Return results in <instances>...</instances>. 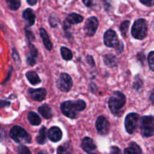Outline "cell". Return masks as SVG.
<instances>
[{
	"label": "cell",
	"mask_w": 154,
	"mask_h": 154,
	"mask_svg": "<svg viewBox=\"0 0 154 154\" xmlns=\"http://www.w3.org/2000/svg\"><path fill=\"white\" fill-rule=\"evenodd\" d=\"M86 103L83 100L67 101L61 105V111L65 116L75 119L78 117V113L85 109Z\"/></svg>",
	"instance_id": "obj_1"
},
{
	"label": "cell",
	"mask_w": 154,
	"mask_h": 154,
	"mask_svg": "<svg viewBox=\"0 0 154 154\" xmlns=\"http://www.w3.org/2000/svg\"><path fill=\"white\" fill-rule=\"evenodd\" d=\"M126 103V96L120 92H115L108 102L110 110L114 114H117L120 112Z\"/></svg>",
	"instance_id": "obj_2"
},
{
	"label": "cell",
	"mask_w": 154,
	"mask_h": 154,
	"mask_svg": "<svg viewBox=\"0 0 154 154\" xmlns=\"http://www.w3.org/2000/svg\"><path fill=\"white\" fill-rule=\"evenodd\" d=\"M11 138L20 144H28L31 142V136L22 127L18 126H14L11 128L10 131Z\"/></svg>",
	"instance_id": "obj_3"
},
{
	"label": "cell",
	"mask_w": 154,
	"mask_h": 154,
	"mask_svg": "<svg viewBox=\"0 0 154 154\" xmlns=\"http://www.w3.org/2000/svg\"><path fill=\"white\" fill-rule=\"evenodd\" d=\"M147 23L144 19H138L134 23L132 28V35L135 38L142 40L147 36Z\"/></svg>",
	"instance_id": "obj_4"
},
{
	"label": "cell",
	"mask_w": 154,
	"mask_h": 154,
	"mask_svg": "<svg viewBox=\"0 0 154 154\" xmlns=\"http://www.w3.org/2000/svg\"><path fill=\"white\" fill-rule=\"evenodd\" d=\"M141 134L144 137H151L154 135V117L152 116H145L141 120Z\"/></svg>",
	"instance_id": "obj_5"
},
{
	"label": "cell",
	"mask_w": 154,
	"mask_h": 154,
	"mask_svg": "<svg viewBox=\"0 0 154 154\" xmlns=\"http://www.w3.org/2000/svg\"><path fill=\"white\" fill-rule=\"evenodd\" d=\"M139 122V115L136 113H131L126 117L125 127L126 132L129 134H132L138 126Z\"/></svg>",
	"instance_id": "obj_6"
},
{
	"label": "cell",
	"mask_w": 154,
	"mask_h": 154,
	"mask_svg": "<svg viewBox=\"0 0 154 154\" xmlns=\"http://www.w3.org/2000/svg\"><path fill=\"white\" fill-rule=\"evenodd\" d=\"M72 79L68 74L62 73L57 81V87L61 91L69 92L72 87Z\"/></svg>",
	"instance_id": "obj_7"
},
{
	"label": "cell",
	"mask_w": 154,
	"mask_h": 154,
	"mask_svg": "<svg viewBox=\"0 0 154 154\" xmlns=\"http://www.w3.org/2000/svg\"><path fill=\"white\" fill-rule=\"evenodd\" d=\"M104 42H105V45L109 47V48L118 47L119 44H120V41H119L118 37H117V33L112 29H108L105 33Z\"/></svg>",
	"instance_id": "obj_8"
},
{
	"label": "cell",
	"mask_w": 154,
	"mask_h": 154,
	"mask_svg": "<svg viewBox=\"0 0 154 154\" xmlns=\"http://www.w3.org/2000/svg\"><path fill=\"white\" fill-rule=\"evenodd\" d=\"M98 26H99V20L96 17H91L86 21L84 26V31L87 36L94 35L96 32Z\"/></svg>",
	"instance_id": "obj_9"
},
{
	"label": "cell",
	"mask_w": 154,
	"mask_h": 154,
	"mask_svg": "<svg viewBox=\"0 0 154 154\" xmlns=\"http://www.w3.org/2000/svg\"><path fill=\"white\" fill-rule=\"evenodd\" d=\"M96 126L98 132L101 135H106V134L108 133L110 130L109 122L103 116H100V117H98L97 120H96Z\"/></svg>",
	"instance_id": "obj_10"
},
{
	"label": "cell",
	"mask_w": 154,
	"mask_h": 154,
	"mask_svg": "<svg viewBox=\"0 0 154 154\" xmlns=\"http://www.w3.org/2000/svg\"><path fill=\"white\" fill-rule=\"evenodd\" d=\"M29 93L31 96L32 100L37 101V102H42L45 99L47 95L46 90L44 88L39 89H29Z\"/></svg>",
	"instance_id": "obj_11"
},
{
	"label": "cell",
	"mask_w": 154,
	"mask_h": 154,
	"mask_svg": "<svg viewBox=\"0 0 154 154\" xmlns=\"http://www.w3.org/2000/svg\"><path fill=\"white\" fill-rule=\"evenodd\" d=\"M82 148L85 152L89 154H93L95 150H96V146L95 144L94 141L89 137H86L82 141Z\"/></svg>",
	"instance_id": "obj_12"
},
{
	"label": "cell",
	"mask_w": 154,
	"mask_h": 154,
	"mask_svg": "<svg viewBox=\"0 0 154 154\" xmlns=\"http://www.w3.org/2000/svg\"><path fill=\"white\" fill-rule=\"evenodd\" d=\"M48 136L51 141H54V142H57L61 140L62 137H63V132L60 128L54 126L48 130Z\"/></svg>",
	"instance_id": "obj_13"
},
{
	"label": "cell",
	"mask_w": 154,
	"mask_h": 154,
	"mask_svg": "<svg viewBox=\"0 0 154 154\" xmlns=\"http://www.w3.org/2000/svg\"><path fill=\"white\" fill-rule=\"evenodd\" d=\"M29 56L27 57V64L29 65V66H34L36 63V57L38 56V51L35 48V47L32 45V44H29Z\"/></svg>",
	"instance_id": "obj_14"
},
{
	"label": "cell",
	"mask_w": 154,
	"mask_h": 154,
	"mask_svg": "<svg viewBox=\"0 0 154 154\" xmlns=\"http://www.w3.org/2000/svg\"><path fill=\"white\" fill-rule=\"evenodd\" d=\"M23 17L28 23L29 26H32L35 21V14L33 11L30 8H27L23 12Z\"/></svg>",
	"instance_id": "obj_15"
},
{
	"label": "cell",
	"mask_w": 154,
	"mask_h": 154,
	"mask_svg": "<svg viewBox=\"0 0 154 154\" xmlns=\"http://www.w3.org/2000/svg\"><path fill=\"white\" fill-rule=\"evenodd\" d=\"M40 35L42 40H43L44 45H45V48H46L48 51H51L53 48V45L52 43H51V40H50V38L49 36H48V34L47 33L46 30L44 28L40 29Z\"/></svg>",
	"instance_id": "obj_16"
},
{
	"label": "cell",
	"mask_w": 154,
	"mask_h": 154,
	"mask_svg": "<svg viewBox=\"0 0 154 154\" xmlns=\"http://www.w3.org/2000/svg\"><path fill=\"white\" fill-rule=\"evenodd\" d=\"M26 76L27 79L29 81L30 84H32V85H37L38 84L41 82V79L39 78L38 74L33 71H29V72H26Z\"/></svg>",
	"instance_id": "obj_17"
},
{
	"label": "cell",
	"mask_w": 154,
	"mask_h": 154,
	"mask_svg": "<svg viewBox=\"0 0 154 154\" xmlns=\"http://www.w3.org/2000/svg\"><path fill=\"white\" fill-rule=\"evenodd\" d=\"M84 17L81 15L78 14H70L68 15L67 18H66V21L69 23V24H77L79 23L82 22Z\"/></svg>",
	"instance_id": "obj_18"
},
{
	"label": "cell",
	"mask_w": 154,
	"mask_h": 154,
	"mask_svg": "<svg viewBox=\"0 0 154 154\" xmlns=\"http://www.w3.org/2000/svg\"><path fill=\"white\" fill-rule=\"evenodd\" d=\"M124 154H141V149L136 143L132 142L129 147L125 149Z\"/></svg>",
	"instance_id": "obj_19"
},
{
	"label": "cell",
	"mask_w": 154,
	"mask_h": 154,
	"mask_svg": "<svg viewBox=\"0 0 154 154\" xmlns=\"http://www.w3.org/2000/svg\"><path fill=\"white\" fill-rule=\"evenodd\" d=\"M38 112L42 114V117L45 119H50L52 117L51 108L48 105H43L38 108Z\"/></svg>",
	"instance_id": "obj_20"
},
{
	"label": "cell",
	"mask_w": 154,
	"mask_h": 154,
	"mask_svg": "<svg viewBox=\"0 0 154 154\" xmlns=\"http://www.w3.org/2000/svg\"><path fill=\"white\" fill-rule=\"evenodd\" d=\"M28 120L29 123L34 126H38L42 123L40 117L35 112H33V111H30L28 114Z\"/></svg>",
	"instance_id": "obj_21"
},
{
	"label": "cell",
	"mask_w": 154,
	"mask_h": 154,
	"mask_svg": "<svg viewBox=\"0 0 154 154\" xmlns=\"http://www.w3.org/2000/svg\"><path fill=\"white\" fill-rule=\"evenodd\" d=\"M104 62H105V65L109 66V67H115L118 63L117 58L111 54L105 56V58H104Z\"/></svg>",
	"instance_id": "obj_22"
},
{
	"label": "cell",
	"mask_w": 154,
	"mask_h": 154,
	"mask_svg": "<svg viewBox=\"0 0 154 154\" xmlns=\"http://www.w3.org/2000/svg\"><path fill=\"white\" fill-rule=\"evenodd\" d=\"M37 142L39 144H45L47 141V130L45 127H42L37 136Z\"/></svg>",
	"instance_id": "obj_23"
},
{
	"label": "cell",
	"mask_w": 154,
	"mask_h": 154,
	"mask_svg": "<svg viewBox=\"0 0 154 154\" xmlns=\"http://www.w3.org/2000/svg\"><path fill=\"white\" fill-rule=\"evenodd\" d=\"M61 55L63 57V58L65 60H71L73 57V55H72V53L69 48H66V47H62L61 50Z\"/></svg>",
	"instance_id": "obj_24"
},
{
	"label": "cell",
	"mask_w": 154,
	"mask_h": 154,
	"mask_svg": "<svg viewBox=\"0 0 154 154\" xmlns=\"http://www.w3.org/2000/svg\"><path fill=\"white\" fill-rule=\"evenodd\" d=\"M9 8L12 11H17L20 6V0H5Z\"/></svg>",
	"instance_id": "obj_25"
},
{
	"label": "cell",
	"mask_w": 154,
	"mask_h": 154,
	"mask_svg": "<svg viewBox=\"0 0 154 154\" xmlns=\"http://www.w3.org/2000/svg\"><path fill=\"white\" fill-rule=\"evenodd\" d=\"M129 20H125L120 25V32H121V34L123 35V36L126 37V35H127L128 29H129Z\"/></svg>",
	"instance_id": "obj_26"
},
{
	"label": "cell",
	"mask_w": 154,
	"mask_h": 154,
	"mask_svg": "<svg viewBox=\"0 0 154 154\" xmlns=\"http://www.w3.org/2000/svg\"><path fill=\"white\" fill-rule=\"evenodd\" d=\"M57 154H72L70 149L67 146H60L57 149Z\"/></svg>",
	"instance_id": "obj_27"
},
{
	"label": "cell",
	"mask_w": 154,
	"mask_h": 154,
	"mask_svg": "<svg viewBox=\"0 0 154 154\" xmlns=\"http://www.w3.org/2000/svg\"><path fill=\"white\" fill-rule=\"evenodd\" d=\"M63 29H64V32L68 38L71 36V24H69L67 21H64L63 23Z\"/></svg>",
	"instance_id": "obj_28"
},
{
	"label": "cell",
	"mask_w": 154,
	"mask_h": 154,
	"mask_svg": "<svg viewBox=\"0 0 154 154\" xmlns=\"http://www.w3.org/2000/svg\"><path fill=\"white\" fill-rule=\"evenodd\" d=\"M148 63L150 69L154 72V51H152L148 55Z\"/></svg>",
	"instance_id": "obj_29"
},
{
	"label": "cell",
	"mask_w": 154,
	"mask_h": 154,
	"mask_svg": "<svg viewBox=\"0 0 154 154\" xmlns=\"http://www.w3.org/2000/svg\"><path fill=\"white\" fill-rule=\"evenodd\" d=\"M17 152L19 154H32L28 147L23 145H20L17 147Z\"/></svg>",
	"instance_id": "obj_30"
},
{
	"label": "cell",
	"mask_w": 154,
	"mask_h": 154,
	"mask_svg": "<svg viewBox=\"0 0 154 154\" xmlns=\"http://www.w3.org/2000/svg\"><path fill=\"white\" fill-rule=\"evenodd\" d=\"M26 35L27 38L29 39V42H32V41H33L35 38L34 35H33V33L32 32L31 30L29 29H26Z\"/></svg>",
	"instance_id": "obj_31"
},
{
	"label": "cell",
	"mask_w": 154,
	"mask_h": 154,
	"mask_svg": "<svg viewBox=\"0 0 154 154\" xmlns=\"http://www.w3.org/2000/svg\"><path fill=\"white\" fill-rule=\"evenodd\" d=\"M140 2L148 7H152L154 5V0H140Z\"/></svg>",
	"instance_id": "obj_32"
},
{
	"label": "cell",
	"mask_w": 154,
	"mask_h": 154,
	"mask_svg": "<svg viewBox=\"0 0 154 154\" xmlns=\"http://www.w3.org/2000/svg\"><path fill=\"white\" fill-rule=\"evenodd\" d=\"M82 1L84 3V5L87 7H93L96 4V0H82Z\"/></svg>",
	"instance_id": "obj_33"
},
{
	"label": "cell",
	"mask_w": 154,
	"mask_h": 154,
	"mask_svg": "<svg viewBox=\"0 0 154 154\" xmlns=\"http://www.w3.org/2000/svg\"><path fill=\"white\" fill-rule=\"evenodd\" d=\"M50 23H51V26L52 27H55L56 26L58 23V20L56 17L51 16V18H50Z\"/></svg>",
	"instance_id": "obj_34"
},
{
	"label": "cell",
	"mask_w": 154,
	"mask_h": 154,
	"mask_svg": "<svg viewBox=\"0 0 154 154\" xmlns=\"http://www.w3.org/2000/svg\"><path fill=\"white\" fill-rule=\"evenodd\" d=\"M13 57L14 59V61L17 64H19L20 60V57H19V54H18L17 51H16L15 49L13 50Z\"/></svg>",
	"instance_id": "obj_35"
},
{
	"label": "cell",
	"mask_w": 154,
	"mask_h": 154,
	"mask_svg": "<svg viewBox=\"0 0 154 154\" xmlns=\"http://www.w3.org/2000/svg\"><path fill=\"white\" fill-rule=\"evenodd\" d=\"M110 154H122L121 153V150L119 147H111V153Z\"/></svg>",
	"instance_id": "obj_36"
},
{
	"label": "cell",
	"mask_w": 154,
	"mask_h": 154,
	"mask_svg": "<svg viewBox=\"0 0 154 154\" xmlns=\"http://www.w3.org/2000/svg\"><path fill=\"white\" fill-rule=\"evenodd\" d=\"M10 105V102L8 101L5 100H0V108H5V107H8Z\"/></svg>",
	"instance_id": "obj_37"
},
{
	"label": "cell",
	"mask_w": 154,
	"mask_h": 154,
	"mask_svg": "<svg viewBox=\"0 0 154 154\" xmlns=\"http://www.w3.org/2000/svg\"><path fill=\"white\" fill-rule=\"evenodd\" d=\"M87 62H88V63L90 65V66H95V63H94V60H93V57H90V56H87Z\"/></svg>",
	"instance_id": "obj_38"
},
{
	"label": "cell",
	"mask_w": 154,
	"mask_h": 154,
	"mask_svg": "<svg viewBox=\"0 0 154 154\" xmlns=\"http://www.w3.org/2000/svg\"><path fill=\"white\" fill-rule=\"evenodd\" d=\"M27 3L30 5H35L37 3V0H26Z\"/></svg>",
	"instance_id": "obj_39"
},
{
	"label": "cell",
	"mask_w": 154,
	"mask_h": 154,
	"mask_svg": "<svg viewBox=\"0 0 154 154\" xmlns=\"http://www.w3.org/2000/svg\"><path fill=\"white\" fill-rule=\"evenodd\" d=\"M150 99V101H151V103L153 104V105H154V90L151 93Z\"/></svg>",
	"instance_id": "obj_40"
},
{
	"label": "cell",
	"mask_w": 154,
	"mask_h": 154,
	"mask_svg": "<svg viewBox=\"0 0 154 154\" xmlns=\"http://www.w3.org/2000/svg\"><path fill=\"white\" fill-rule=\"evenodd\" d=\"M38 154H45V153H44L43 152H40V153H39Z\"/></svg>",
	"instance_id": "obj_41"
},
{
	"label": "cell",
	"mask_w": 154,
	"mask_h": 154,
	"mask_svg": "<svg viewBox=\"0 0 154 154\" xmlns=\"http://www.w3.org/2000/svg\"><path fill=\"white\" fill-rule=\"evenodd\" d=\"M1 137H2V135H1V132H0V139H1Z\"/></svg>",
	"instance_id": "obj_42"
}]
</instances>
